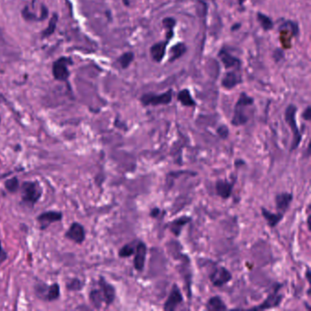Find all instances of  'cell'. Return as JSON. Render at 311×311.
I'll use <instances>...</instances> for the list:
<instances>
[{"label": "cell", "mask_w": 311, "mask_h": 311, "mask_svg": "<svg viewBox=\"0 0 311 311\" xmlns=\"http://www.w3.org/2000/svg\"><path fill=\"white\" fill-rule=\"evenodd\" d=\"M21 204L33 208L41 199L43 188L38 181H25L21 185Z\"/></svg>", "instance_id": "6da1fadb"}, {"label": "cell", "mask_w": 311, "mask_h": 311, "mask_svg": "<svg viewBox=\"0 0 311 311\" xmlns=\"http://www.w3.org/2000/svg\"><path fill=\"white\" fill-rule=\"evenodd\" d=\"M254 99L250 97L246 92H242L235 104L234 115L231 120V124L235 127L243 126L248 124L249 117L247 114V109L254 104Z\"/></svg>", "instance_id": "7a4b0ae2"}, {"label": "cell", "mask_w": 311, "mask_h": 311, "mask_svg": "<svg viewBox=\"0 0 311 311\" xmlns=\"http://www.w3.org/2000/svg\"><path fill=\"white\" fill-rule=\"evenodd\" d=\"M35 296L44 302H53L61 297V287L58 283L48 285L43 281L34 284Z\"/></svg>", "instance_id": "3957f363"}, {"label": "cell", "mask_w": 311, "mask_h": 311, "mask_svg": "<svg viewBox=\"0 0 311 311\" xmlns=\"http://www.w3.org/2000/svg\"><path fill=\"white\" fill-rule=\"evenodd\" d=\"M297 108L294 104H290L286 111H285V120L286 123L290 126L291 131L293 133V140L291 143L290 152L295 151L298 148V146L301 143L302 140V133L299 131V128L297 126V120H296V113H297Z\"/></svg>", "instance_id": "277c9868"}, {"label": "cell", "mask_w": 311, "mask_h": 311, "mask_svg": "<svg viewBox=\"0 0 311 311\" xmlns=\"http://www.w3.org/2000/svg\"><path fill=\"white\" fill-rule=\"evenodd\" d=\"M173 90H168L161 94L145 93L140 98V102L144 106H160L167 105L172 102Z\"/></svg>", "instance_id": "5b68a950"}, {"label": "cell", "mask_w": 311, "mask_h": 311, "mask_svg": "<svg viewBox=\"0 0 311 311\" xmlns=\"http://www.w3.org/2000/svg\"><path fill=\"white\" fill-rule=\"evenodd\" d=\"M281 288H282V284H276L275 289L267 297V298L263 301L262 303L259 306H257V307L251 308V310H254V311H266V310L277 308L281 303V301L283 300V295L279 293V290H280Z\"/></svg>", "instance_id": "8992f818"}, {"label": "cell", "mask_w": 311, "mask_h": 311, "mask_svg": "<svg viewBox=\"0 0 311 311\" xmlns=\"http://www.w3.org/2000/svg\"><path fill=\"white\" fill-rule=\"evenodd\" d=\"M70 64H72V61L66 57H62L53 63L52 74L55 80L59 82H67L69 80V66Z\"/></svg>", "instance_id": "52a82bcc"}, {"label": "cell", "mask_w": 311, "mask_h": 311, "mask_svg": "<svg viewBox=\"0 0 311 311\" xmlns=\"http://www.w3.org/2000/svg\"><path fill=\"white\" fill-rule=\"evenodd\" d=\"M62 212L61 211H46L39 214L36 220L39 223V228L44 231L49 228L52 224L62 221Z\"/></svg>", "instance_id": "ba28073f"}, {"label": "cell", "mask_w": 311, "mask_h": 311, "mask_svg": "<svg viewBox=\"0 0 311 311\" xmlns=\"http://www.w3.org/2000/svg\"><path fill=\"white\" fill-rule=\"evenodd\" d=\"M209 279L214 287L221 288L232 279V274L225 267L216 266L209 275Z\"/></svg>", "instance_id": "9c48e42d"}, {"label": "cell", "mask_w": 311, "mask_h": 311, "mask_svg": "<svg viewBox=\"0 0 311 311\" xmlns=\"http://www.w3.org/2000/svg\"><path fill=\"white\" fill-rule=\"evenodd\" d=\"M64 236L77 245H82L86 239V230L81 223L73 222L69 228L66 231Z\"/></svg>", "instance_id": "30bf717a"}, {"label": "cell", "mask_w": 311, "mask_h": 311, "mask_svg": "<svg viewBox=\"0 0 311 311\" xmlns=\"http://www.w3.org/2000/svg\"><path fill=\"white\" fill-rule=\"evenodd\" d=\"M97 286L100 288V290L103 292L104 297V303L106 307L111 306L113 301L115 300L116 297V290L115 288L109 283L104 277H99L97 281Z\"/></svg>", "instance_id": "8fae6325"}, {"label": "cell", "mask_w": 311, "mask_h": 311, "mask_svg": "<svg viewBox=\"0 0 311 311\" xmlns=\"http://www.w3.org/2000/svg\"><path fill=\"white\" fill-rule=\"evenodd\" d=\"M183 301H184L183 294H182V292L179 290L178 286L174 284L173 288H172V290H171L169 297L165 302L164 310L166 311H174L181 303H183Z\"/></svg>", "instance_id": "7c38bea8"}, {"label": "cell", "mask_w": 311, "mask_h": 311, "mask_svg": "<svg viewBox=\"0 0 311 311\" xmlns=\"http://www.w3.org/2000/svg\"><path fill=\"white\" fill-rule=\"evenodd\" d=\"M135 256L133 260V267L135 270L142 272L145 270V266L146 256H147V246L144 241L138 240L135 249Z\"/></svg>", "instance_id": "4fadbf2b"}, {"label": "cell", "mask_w": 311, "mask_h": 311, "mask_svg": "<svg viewBox=\"0 0 311 311\" xmlns=\"http://www.w3.org/2000/svg\"><path fill=\"white\" fill-rule=\"evenodd\" d=\"M235 179L232 181L218 180L215 183V192L222 199H228L232 195L235 186Z\"/></svg>", "instance_id": "5bb4252c"}, {"label": "cell", "mask_w": 311, "mask_h": 311, "mask_svg": "<svg viewBox=\"0 0 311 311\" xmlns=\"http://www.w3.org/2000/svg\"><path fill=\"white\" fill-rule=\"evenodd\" d=\"M240 83H242V75L236 69L227 72L222 79V86L228 90L234 89Z\"/></svg>", "instance_id": "9a60e30c"}, {"label": "cell", "mask_w": 311, "mask_h": 311, "mask_svg": "<svg viewBox=\"0 0 311 311\" xmlns=\"http://www.w3.org/2000/svg\"><path fill=\"white\" fill-rule=\"evenodd\" d=\"M218 57L227 69L240 68L241 61L238 58H236L235 56L232 55L231 53H229V51H228L226 48H222L220 49V51L218 53Z\"/></svg>", "instance_id": "2e32d148"}, {"label": "cell", "mask_w": 311, "mask_h": 311, "mask_svg": "<svg viewBox=\"0 0 311 311\" xmlns=\"http://www.w3.org/2000/svg\"><path fill=\"white\" fill-rule=\"evenodd\" d=\"M292 201H293V194L291 193L284 192V193L277 194L275 197V203H276L277 211L279 213L285 214L290 207Z\"/></svg>", "instance_id": "e0dca14e"}, {"label": "cell", "mask_w": 311, "mask_h": 311, "mask_svg": "<svg viewBox=\"0 0 311 311\" xmlns=\"http://www.w3.org/2000/svg\"><path fill=\"white\" fill-rule=\"evenodd\" d=\"M169 42L159 41L153 44L150 49V55L152 57V61L155 62L160 63L166 57V48Z\"/></svg>", "instance_id": "ac0fdd59"}, {"label": "cell", "mask_w": 311, "mask_h": 311, "mask_svg": "<svg viewBox=\"0 0 311 311\" xmlns=\"http://www.w3.org/2000/svg\"><path fill=\"white\" fill-rule=\"evenodd\" d=\"M191 221H192V218L190 216L183 215L179 218H176L173 222H170L168 225V228L173 235H175L176 237H178V236H180L183 228Z\"/></svg>", "instance_id": "d6986e66"}, {"label": "cell", "mask_w": 311, "mask_h": 311, "mask_svg": "<svg viewBox=\"0 0 311 311\" xmlns=\"http://www.w3.org/2000/svg\"><path fill=\"white\" fill-rule=\"evenodd\" d=\"M261 213H262V216L264 217V219L267 221L268 226L271 228H276L277 225L284 218V214H282V213L278 212L277 214H275V213L270 212L265 207L261 208Z\"/></svg>", "instance_id": "ffe728a7"}, {"label": "cell", "mask_w": 311, "mask_h": 311, "mask_svg": "<svg viewBox=\"0 0 311 311\" xmlns=\"http://www.w3.org/2000/svg\"><path fill=\"white\" fill-rule=\"evenodd\" d=\"M89 300H90V305L96 310L102 309L103 305L105 304L104 294L98 286L97 288L90 290L89 293Z\"/></svg>", "instance_id": "44dd1931"}, {"label": "cell", "mask_w": 311, "mask_h": 311, "mask_svg": "<svg viewBox=\"0 0 311 311\" xmlns=\"http://www.w3.org/2000/svg\"><path fill=\"white\" fill-rule=\"evenodd\" d=\"M187 45L183 42L176 43L175 45H173V47L170 49V56H169V62H173L176 60L180 59L181 57L185 55L187 53Z\"/></svg>", "instance_id": "7402d4cb"}, {"label": "cell", "mask_w": 311, "mask_h": 311, "mask_svg": "<svg viewBox=\"0 0 311 311\" xmlns=\"http://www.w3.org/2000/svg\"><path fill=\"white\" fill-rule=\"evenodd\" d=\"M206 309L210 311H227L228 307L219 296H214L208 299Z\"/></svg>", "instance_id": "603a6c76"}, {"label": "cell", "mask_w": 311, "mask_h": 311, "mask_svg": "<svg viewBox=\"0 0 311 311\" xmlns=\"http://www.w3.org/2000/svg\"><path fill=\"white\" fill-rule=\"evenodd\" d=\"M177 100H178V102H180L182 105H184L186 107H195L196 106V103L192 97L190 90L188 89L180 90L178 95H177Z\"/></svg>", "instance_id": "cb8c5ba5"}, {"label": "cell", "mask_w": 311, "mask_h": 311, "mask_svg": "<svg viewBox=\"0 0 311 311\" xmlns=\"http://www.w3.org/2000/svg\"><path fill=\"white\" fill-rule=\"evenodd\" d=\"M175 25H176V21L173 18H171V17H168V18H166V19L163 20V26H164V28H166V41L170 42V41L173 39Z\"/></svg>", "instance_id": "d4e9b609"}, {"label": "cell", "mask_w": 311, "mask_h": 311, "mask_svg": "<svg viewBox=\"0 0 311 311\" xmlns=\"http://www.w3.org/2000/svg\"><path fill=\"white\" fill-rule=\"evenodd\" d=\"M137 242H138V240H133L132 242L128 243V244L124 245L122 249L119 250V253H118L119 256L122 258H126V257H130L132 255H134Z\"/></svg>", "instance_id": "484cf974"}, {"label": "cell", "mask_w": 311, "mask_h": 311, "mask_svg": "<svg viewBox=\"0 0 311 311\" xmlns=\"http://www.w3.org/2000/svg\"><path fill=\"white\" fill-rule=\"evenodd\" d=\"M4 187L8 193L15 194L20 190L21 183L17 176H13L4 182Z\"/></svg>", "instance_id": "4316f807"}, {"label": "cell", "mask_w": 311, "mask_h": 311, "mask_svg": "<svg viewBox=\"0 0 311 311\" xmlns=\"http://www.w3.org/2000/svg\"><path fill=\"white\" fill-rule=\"evenodd\" d=\"M256 19H257V21L259 22L261 28H262L264 30L269 31V30H271L272 28H274V23H273V21H272V20L270 19L269 16L263 14L261 12H258V13L256 14Z\"/></svg>", "instance_id": "83f0119b"}, {"label": "cell", "mask_w": 311, "mask_h": 311, "mask_svg": "<svg viewBox=\"0 0 311 311\" xmlns=\"http://www.w3.org/2000/svg\"><path fill=\"white\" fill-rule=\"evenodd\" d=\"M133 60H134V53L131 51H128L118 58L117 62L119 63L122 69H125L129 68V66L133 62Z\"/></svg>", "instance_id": "f1b7e54d"}, {"label": "cell", "mask_w": 311, "mask_h": 311, "mask_svg": "<svg viewBox=\"0 0 311 311\" xmlns=\"http://www.w3.org/2000/svg\"><path fill=\"white\" fill-rule=\"evenodd\" d=\"M84 287L85 282L78 277L70 278L66 282V289L69 291H82Z\"/></svg>", "instance_id": "f546056e"}, {"label": "cell", "mask_w": 311, "mask_h": 311, "mask_svg": "<svg viewBox=\"0 0 311 311\" xmlns=\"http://www.w3.org/2000/svg\"><path fill=\"white\" fill-rule=\"evenodd\" d=\"M58 21H59V16L55 13V14L52 16V18L50 19L48 27L45 28V29L43 30V32H42V38H43V39L49 38V36H51V35L55 32Z\"/></svg>", "instance_id": "4dcf8cb0"}, {"label": "cell", "mask_w": 311, "mask_h": 311, "mask_svg": "<svg viewBox=\"0 0 311 311\" xmlns=\"http://www.w3.org/2000/svg\"><path fill=\"white\" fill-rule=\"evenodd\" d=\"M287 28H290L292 34L294 37H297L298 36V25L296 22H293V21H286L284 24H282L280 27H279V30L280 31H285Z\"/></svg>", "instance_id": "1f68e13d"}, {"label": "cell", "mask_w": 311, "mask_h": 311, "mask_svg": "<svg viewBox=\"0 0 311 311\" xmlns=\"http://www.w3.org/2000/svg\"><path fill=\"white\" fill-rule=\"evenodd\" d=\"M22 17L25 21H30V22H33V21H40V18L37 17V15L33 14L28 7H24V9L22 10Z\"/></svg>", "instance_id": "d6a6232c"}, {"label": "cell", "mask_w": 311, "mask_h": 311, "mask_svg": "<svg viewBox=\"0 0 311 311\" xmlns=\"http://www.w3.org/2000/svg\"><path fill=\"white\" fill-rule=\"evenodd\" d=\"M216 132L218 134V136L223 140H226V139L228 138L229 136V129L227 125H220L217 129H216Z\"/></svg>", "instance_id": "836d02e7"}, {"label": "cell", "mask_w": 311, "mask_h": 311, "mask_svg": "<svg viewBox=\"0 0 311 311\" xmlns=\"http://www.w3.org/2000/svg\"><path fill=\"white\" fill-rule=\"evenodd\" d=\"M7 257L8 255H7V251L4 249L2 246V242L0 241V267L7 261Z\"/></svg>", "instance_id": "e575fe53"}, {"label": "cell", "mask_w": 311, "mask_h": 311, "mask_svg": "<svg viewBox=\"0 0 311 311\" xmlns=\"http://www.w3.org/2000/svg\"><path fill=\"white\" fill-rule=\"evenodd\" d=\"M284 58V51L281 49H277L274 51V59L276 62L281 61Z\"/></svg>", "instance_id": "d590c367"}, {"label": "cell", "mask_w": 311, "mask_h": 311, "mask_svg": "<svg viewBox=\"0 0 311 311\" xmlns=\"http://www.w3.org/2000/svg\"><path fill=\"white\" fill-rule=\"evenodd\" d=\"M49 16V10L46 6L42 5L41 6V21H45Z\"/></svg>", "instance_id": "8d00e7d4"}, {"label": "cell", "mask_w": 311, "mask_h": 311, "mask_svg": "<svg viewBox=\"0 0 311 311\" xmlns=\"http://www.w3.org/2000/svg\"><path fill=\"white\" fill-rule=\"evenodd\" d=\"M302 117L306 121H308V122H310L311 119V106H308L307 107V109L305 110L304 112H303V115H302Z\"/></svg>", "instance_id": "74e56055"}, {"label": "cell", "mask_w": 311, "mask_h": 311, "mask_svg": "<svg viewBox=\"0 0 311 311\" xmlns=\"http://www.w3.org/2000/svg\"><path fill=\"white\" fill-rule=\"evenodd\" d=\"M160 213H161L160 208H152V210H151V212H150V216L152 217V218H157L160 215Z\"/></svg>", "instance_id": "f35d334b"}, {"label": "cell", "mask_w": 311, "mask_h": 311, "mask_svg": "<svg viewBox=\"0 0 311 311\" xmlns=\"http://www.w3.org/2000/svg\"><path fill=\"white\" fill-rule=\"evenodd\" d=\"M241 28V23H235L232 27H231V30L232 31H236L238 30L239 28Z\"/></svg>", "instance_id": "ab89813d"}, {"label": "cell", "mask_w": 311, "mask_h": 311, "mask_svg": "<svg viewBox=\"0 0 311 311\" xmlns=\"http://www.w3.org/2000/svg\"><path fill=\"white\" fill-rule=\"evenodd\" d=\"M306 277H307V279H308L309 283H311V270H310V269H308V270H307V272H306Z\"/></svg>", "instance_id": "60d3db41"}, {"label": "cell", "mask_w": 311, "mask_h": 311, "mask_svg": "<svg viewBox=\"0 0 311 311\" xmlns=\"http://www.w3.org/2000/svg\"><path fill=\"white\" fill-rule=\"evenodd\" d=\"M124 1V3L125 6H127V7H129L130 5H131V2H130V0H123Z\"/></svg>", "instance_id": "b9f144b4"}, {"label": "cell", "mask_w": 311, "mask_h": 311, "mask_svg": "<svg viewBox=\"0 0 311 311\" xmlns=\"http://www.w3.org/2000/svg\"><path fill=\"white\" fill-rule=\"evenodd\" d=\"M246 1H247V0H237L238 4H239L241 7H242L243 5L246 3Z\"/></svg>", "instance_id": "7bdbcfd3"}]
</instances>
